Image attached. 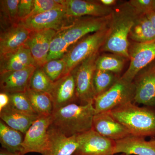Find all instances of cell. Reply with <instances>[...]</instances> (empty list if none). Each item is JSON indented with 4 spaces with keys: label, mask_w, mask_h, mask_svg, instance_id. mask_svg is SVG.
Returning a JSON list of instances; mask_svg holds the SVG:
<instances>
[{
    "label": "cell",
    "mask_w": 155,
    "mask_h": 155,
    "mask_svg": "<svg viewBox=\"0 0 155 155\" xmlns=\"http://www.w3.org/2000/svg\"><path fill=\"white\" fill-rule=\"evenodd\" d=\"M79 135L67 137L51 125L42 155H72L79 146Z\"/></svg>",
    "instance_id": "cell-14"
},
{
    "label": "cell",
    "mask_w": 155,
    "mask_h": 155,
    "mask_svg": "<svg viewBox=\"0 0 155 155\" xmlns=\"http://www.w3.org/2000/svg\"><path fill=\"white\" fill-rule=\"evenodd\" d=\"M50 95L52 100L54 110L75 103L77 98L73 72L62 76L54 82Z\"/></svg>",
    "instance_id": "cell-18"
},
{
    "label": "cell",
    "mask_w": 155,
    "mask_h": 155,
    "mask_svg": "<svg viewBox=\"0 0 155 155\" xmlns=\"http://www.w3.org/2000/svg\"><path fill=\"white\" fill-rule=\"evenodd\" d=\"M31 106L40 116H51L54 111L51 97L46 93L35 91L29 88L25 92Z\"/></svg>",
    "instance_id": "cell-25"
},
{
    "label": "cell",
    "mask_w": 155,
    "mask_h": 155,
    "mask_svg": "<svg viewBox=\"0 0 155 155\" xmlns=\"http://www.w3.org/2000/svg\"><path fill=\"white\" fill-rule=\"evenodd\" d=\"M111 116L127 129L131 135L155 136V112L132 103L109 112Z\"/></svg>",
    "instance_id": "cell-3"
},
{
    "label": "cell",
    "mask_w": 155,
    "mask_h": 155,
    "mask_svg": "<svg viewBox=\"0 0 155 155\" xmlns=\"http://www.w3.org/2000/svg\"><path fill=\"white\" fill-rule=\"evenodd\" d=\"M109 31L108 25L104 29L84 36L72 45L64 57L66 66L63 76L72 72L84 60L99 51Z\"/></svg>",
    "instance_id": "cell-4"
},
{
    "label": "cell",
    "mask_w": 155,
    "mask_h": 155,
    "mask_svg": "<svg viewBox=\"0 0 155 155\" xmlns=\"http://www.w3.org/2000/svg\"><path fill=\"white\" fill-rule=\"evenodd\" d=\"M64 7L69 18L76 19L84 17H105L110 16L113 7H108L99 1L56 0Z\"/></svg>",
    "instance_id": "cell-12"
},
{
    "label": "cell",
    "mask_w": 155,
    "mask_h": 155,
    "mask_svg": "<svg viewBox=\"0 0 155 155\" xmlns=\"http://www.w3.org/2000/svg\"><path fill=\"white\" fill-rule=\"evenodd\" d=\"M20 0H1V25L2 30L11 25L18 24V5Z\"/></svg>",
    "instance_id": "cell-27"
},
{
    "label": "cell",
    "mask_w": 155,
    "mask_h": 155,
    "mask_svg": "<svg viewBox=\"0 0 155 155\" xmlns=\"http://www.w3.org/2000/svg\"><path fill=\"white\" fill-rule=\"evenodd\" d=\"M125 155H155V140L147 141L144 137L130 135L115 141L114 154Z\"/></svg>",
    "instance_id": "cell-19"
},
{
    "label": "cell",
    "mask_w": 155,
    "mask_h": 155,
    "mask_svg": "<svg viewBox=\"0 0 155 155\" xmlns=\"http://www.w3.org/2000/svg\"><path fill=\"white\" fill-rule=\"evenodd\" d=\"M99 2L104 5L108 7H112L117 3L116 0H100Z\"/></svg>",
    "instance_id": "cell-37"
},
{
    "label": "cell",
    "mask_w": 155,
    "mask_h": 155,
    "mask_svg": "<svg viewBox=\"0 0 155 155\" xmlns=\"http://www.w3.org/2000/svg\"><path fill=\"white\" fill-rule=\"evenodd\" d=\"M92 129L100 135L114 141H117L130 135L127 128L108 112L94 115Z\"/></svg>",
    "instance_id": "cell-17"
},
{
    "label": "cell",
    "mask_w": 155,
    "mask_h": 155,
    "mask_svg": "<svg viewBox=\"0 0 155 155\" xmlns=\"http://www.w3.org/2000/svg\"><path fill=\"white\" fill-rule=\"evenodd\" d=\"M129 38L137 43L155 40V30L146 14L139 15L135 20L130 31Z\"/></svg>",
    "instance_id": "cell-24"
},
{
    "label": "cell",
    "mask_w": 155,
    "mask_h": 155,
    "mask_svg": "<svg viewBox=\"0 0 155 155\" xmlns=\"http://www.w3.org/2000/svg\"><path fill=\"white\" fill-rule=\"evenodd\" d=\"M25 134L0 121V142L2 148L20 155Z\"/></svg>",
    "instance_id": "cell-23"
},
{
    "label": "cell",
    "mask_w": 155,
    "mask_h": 155,
    "mask_svg": "<svg viewBox=\"0 0 155 155\" xmlns=\"http://www.w3.org/2000/svg\"><path fill=\"white\" fill-rule=\"evenodd\" d=\"M128 53L130 64L121 78L133 82L139 72L155 61V40L146 43L134 42L129 45Z\"/></svg>",
    "instance_id": "cell-8"
},
{
    "label": "cell",
    "mask_w": 155,
    "mask_h": 155,
    "mask_svg": "<svg viewBox=\"0 0 155 155\" xmlns=\"http://www.w3.org/2000/svg\"><path fill=\"white\" fill-rule=\"evenodd\" d=\"M66 66V61L64 58L48 61L42 68L49 78L54 82L63 76Z\"/></svg>",
    "instance_id": "cell-31"
},
{
    "label": "cell",
    "mask_w": 155,
    "mask_h": 155,
    "mask_svg": "<svg viewBox=\"0 0 155 155\" xmlns=\"http://www.w3.org/2000/svg\"><path fill=\"white\" fill-rule=\"evenodd\" d=\"M11 104L10 94L1 92L0 93V111L2 110Z\"/></svg>",
    "instance_id": "cell-36"
},
{
    "label": "cell",
    "mask_w": 155,
    "mask_h": 155,
    "mask_svg": "<svg viewBox=\"0 0 155 155\" xmlns=\"http://www.w3.org/2000/svg\"><path fill=\"white\" fill-rule=\"evenodd\" d=\"M139 15L128 2L113 8L109 22V33L100 51L129 59V35Z\"/></svg>",
    "instance_id": "cell-1"
},
{
    "label": "cell",
    "mask_w": 155,
    "mask_h": 155,
    "mask_svg": "<svg viewBox=\"0 0 155 155\" xmlns=\"http://www.w3.org/2000/svg\"><path fill=\"white\" fill-rule=\"evenodd\" d=\"M69 46L60 31H58L51 41L48 53L47 62L64 58L68 52Z\"/></svg>",
    "instance_id": "cell-30"
},
{
    "label": "cell",
    "mask_w": 155,
    "mask_h": 155,
    "mask_svg": "<svg viewBox=\"0 0 155 155\" xmlns=\"http://www.w3.org/2000/svg\"><path fill=\"white\" fill-rule=\"evenodd\" d=\"M119 78L118 75L113 72L96 69L94 75L93 84L96 97L109 90Z\"/></svg>",
    "instance_id": "cell-28"
},
{
    "label": "cell",
    "mask_w": 155,
    "mask_h": 155,
    "mask_svg": "<svg viewBox=\"0 0 155 155\" xmlns=\"http://www.w3.org/2000/svg\"><path fill=\"white\" fill-rule=\"evenodd\" d=\"M35 66L29 49L25 45L15 51L0 56V73L17 71Z\"/></svg>",
    "instance_id": "cell-21"
},
{
    "label": "cell",
    "mask_w": 155,
    "mask_h": 155,
    "mask_svg": "<svg viewBox=\"0 0 155 155\" xmlns=\"http://www.w3.org/2000/svg\"><path fill=\"white\" fill-rule=\"evenodd\" d=\"M57 32L53 29L31 32L25 45L30 50L37 67H42L47 62L50 44Z\"/></svg>",
    "instance_id": "cell-16"
},
{
    "label": "cell",
    "mask_w": 155,
    "mask_h": 155,
    "mask_svg": "<svg viewBox=\"0 0 155 155\" xmlns=\"http://www.w3.org/2000/svg\"><path fill=\"white\" fill-rule=\"evenodd\" d=\"M61 8H64V7L57 2L56 0H34L33 9L28 18L50 10Z\"/></svg>",
    "instance_id": "cell-33"
},
{
    "label": "cell",
    "mask_w": 155,
    "mask_h": 155,
    "mask_svg": "<svg viewBox=\"0 0 155 155\" xmlns=\"http://www.w3.org/2000/svg\"><path fill=\"white\" fill-rule=\"evenodd\" d=\"M54 82L49 78L42 67H37L31 79V89L50 94Z\"/></svg>",
    "instance_id": "cell-29"
},
{
    "label": "cell",
    "mask_w": 155,
    "mask_h": 155,
    "mask_svg": "<svg viewBox=\"0 0 155 155\" xmlns=\"http://www.w3.org/2000/svg\"><path fill=\"white\" fill-rule=\"evenodd\" d=\"M0 155H19V154L13 153L10 152L7 150L4 149H1L0 151Z\"/></svg>",
    "instance_id": "cell-39"
},
{
    "label": "cell",
    "mask_w": 155,
    "mask_h": 155,
    "mask_svg": "<svg viewBox=\"0 0 155 155\" xmlns=\"http://www.w3.org/2000/svg\"><path fill=\"white\" fill-rule=\"evenodd\" d=\"M10 97L11 104L16 110L28 115L39 116L31 106L25 93L13 94H10Z\"/></svg>",
    "instance_id": "cell-32"
},
{
    "label": "cell",
    "mask_w": 155,
    "mask_h": 155,
    "mask_svg": "<svg viewBox=\"0 0 155 155\" xmlns=\"http://www.w3.org/2000/svg\"><path fill=\"white\" fill-rule=\"evenodd\" d=\"M127 58L116 54H103L98 57L96 69L113 72L118 75L124 68Z\"/></svg>",
    "instance_id": "cell-26"
},
{
    "label": "cell",
    "mask_w": 155,
    "mask_h": 155,
    "mask_svg": "<svg viewBox=\"0 0 155 155\" xmlns=\"http://www.w3.org/2000/svg\"><path fill=\"white\" fill-rule=\"evenodd\" d=\"M100 51L81 63L73 71L76 85L77 101L79 104L94 103L96 96L93 78L96 70V62Z\"/></svg>",
    "instance_id": "cell-6"
},
{
    "label": "cell",
    "mask_w": 155,
    "mask_h": 155,
    "mask_svg": "<svg viewBox=\"0 0 155 155\" xmlns=\"http://www.w3.org/2000/svg\"><path fill=\"white\" fill-rule=\"evenodd\" d=\"M133 82L135 87L134 102L155 107V61L139 72Z\"/></svg>",
    "instance_id": "cell-11"
},
{
    "label": "cell",
    "mask_w": 155,
    "mask_h": 155,
    "mask_svg": "<svg viewBox=\"0 0 155 155\" xmlns=\"http://www.w3.org/2000/svg\"><path fill=\"white\" fill-rule=\"evenodd\" d=\"M34 0H20L18 5V18L19 21L28 18L33 9Z\"/></svg>",
    "instance_id": "cell-35"
},
{
    "label": "cell",
    "mask_w": 155,
    "mask_h": 155,
    "mask_svg": "<svg viewBox=\"0 0 155 155\" xmlns=\"http://www.w3.org/2000/svg\"><path fill=\"white\" fill-rule=\"evenodd\" d=\"M36 68L32 66L20 70L0 73L1 92L9 94L25 93L30 87L31 79Z\"/></svg>",
    "instance_id": "cell-15"
},
{
    "label": "cell",
    "mask_w": 155,
    "mask_h": 155,
    "mask_svg": "<svg viewBox=\"0 0 155 155\" xmlns=\"http://www.w3.org/2000/svg\"><path fill=\"white\" fill-rule=\"evenodd\" d=\"M155 11V6H154V11Z\"/></svg>",
    "instance_id": "cell-40"
},
{
    "label": "cell",
    "mask_w": 155,
    "mask_h": 155,
    "mask_svg": "<svg viewBox=\"0 0 155 155\" xmlns=\"http://www.w3.org/2000/svg\"><path fill=\"white\" fill-rule=\"evenodd\" d=\"M125 155V154H122V155Z\"/></svg>",
    "instance_id": "cell-41"
},
{
    "label": "cell",
    "mask_w": 155,
    "mask_h": 155,
    "mask_svg": "<svg viewBox=\"0 0 155 155\" xmlns=\"http://www.w3.org/2000/svg\"><path fill=\"white\" fill-rule=\"evenodd\" d=\"M30 30L20 22L3 30L0 35V56L25 45L29 37Z\"/></svg>",
    "instance_id": "cell-20"
},
{
    "label": "cell",
    "mask_w": 155,
    "mask_h": 155,
    "mask_svg": "<svg viewBox=\"0 0 155 155\" xmlns=\"http://www.w3.org/2000/svg\"><path fill=\"white\" fill-rule=\"evenodd\" d=\"M111 15L107 17H84L74 19L70 24L60 31L69 46L88 35L107 27Z\"/></svg>",
    "instance_id": "cell-7"
},
{
    "label": "cell",
    "mask_w": 155,
    "mask_h": 155,
    "mask_svg": "<svg viewBox=\"0 0 155 155\" xmlns=\"http://www.w3.org/2000/svg\"><path fill=\"white\" fill-rule=\"evenodd\" d=\"M95 115L94 103H72L54 110L51 125L67 137L79 135L91 130Z\"/></svg>",
    "instance_id": "cell-2"
},
{
    "label": "cell",
    "mask_w": 155,
    "mask_h": 155,
    "mask_svg": "<svg viewBox=\"0 0 155 155\" xmlns=\"http://www.w3.org/2000/svg\"><path fill=\"white\" fill-rule=\"evenodd\" d=\"M74 19L68 17L64 8H61L28 17L20 22L31 31L48 29L58 31L69 25Z\"/></svg>",
    "instance_id": "cell-9"
},
{
    "label": "cell",
    "mask_w": 155,
    "mask_h": 155,
    "mask_svg": "<svg viewBox=\"0 0 155 155\" xmlns=\"http://www.w3.org/2000/svg\"><path fill=\"white\" fill-rule=\"evenodd\" d=\"M79 146L72 155H114L115 141L91 130L79 134Z\"/></svg>",
    "instance_id": "cell-13"
},
{
    "label": "cell",
    "mask_w": 155,
    "mask_h": 155,
    "mask_svg": "<svg viewBox=\"0 0 155 155\" xmlns=\"http://www.w3.org/2000/svg\"><path fill=\"white\" fill-rule=\"evenodd\" d=\"M51 115L40 116L25 134L20 155L28 153L42 154L47 142L48 131L51 125Z\"/></svg>",
    "instance_id": "cell-10"
},
{
    "label": "cell",
    "mask_w": 155,
    "mask_h": 155,
    "mask_svg": "<svg viewBox=\"0 0 155 155\" xmlns=\"http://www.w3.org/2000/svg\"><path fill=\"white\" fill-rule=\"evenodd\" d=\"M146 15L151 22L152 25L155 30V11H151Z\"/></svg>",
    "instance_id": "cell-38"
},
{
    "label": "cell",
    "mask_w": 155,
    "mask_h": 155,
    "mask_svg": "<svg viewBox=\"0 0 155 155\" xmlns=\"http://www.w3.org/2000/svg\"><path fill=\"white\" fill-rule=\"evenodd\" d=\"M128 2L137 14L143 15L154 11L155 0H130Z\"/></svg>",
    "instance_id": "cell-34"
},
{
    "label": "cell",
    "mask_w": 155,
    "mask_h": 155,
    "mask_svg": "<svg viewBox=\"0 0 155 155\" xmlns=\"http://www.w3.org/2000/svg\"><path fill=\"white\" fill-rule=\"evenodd\" d=\"M39 116L24 114L16 110L11 104L0 111L1 120L9 126L25 134L34 122Z\"/></svg>",
    "instance_id": "cell-22"
},
{
    "label": "cell",
    "mask_w": 155,
    "mask_h": 155,
    "mask_svg": "<svg viewBox=\"0 0 155 155\" xmlns=\"http://www.w3.org/2000/svg\"><path fill=\"white\" fill-rule=\"evenodd\" d=\"M135 87L134 82L119 78L109 90L96 97L94 106L95 114L110 112L134 101Z\"/></svg>",
    "instance_id": "cell-5"
}]
</instances>
